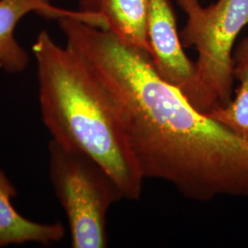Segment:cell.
<instances>
[{"instance_id":"1","label":"cell","mask_w":248,"mask_h":248,"mask_svg":"<svg viewBox=\"0 0 248 248\" xmlns=\"http://www.w3.org/2000/svg\"><path fill=\"white\" fill-rule=\"evenodd\" d=\"M58 25L113 102L145 178L186 199L248 198V139L196 109L156 73L150 54L70 18Z\"/></svg>"},{"instance_id":"2","label":"cell","mask_w":248,"mask_h":248,"mask_svg":"<svg viewBox=\"0 0 248 248\" xmlns=\"http://www.w3.org/2000/svg\"><path fill=\"white\" fill-rule=\"evenodd\" d=\"M43 123L52 140L95 160L124 199L138 201L142 172L115 106L88 63L42 31L31 47Z\"/></svg>"},{"instance_id":"3","label":"cell","mask_w":248,"mask_h":248,"mask_svg":"<svg viewBox=\"0 0 248 248\" xmlns=\"http://www.w3.org/2000/svg\"><path fill=\"white\" fill-rule=\"evenodd\" d=\"M186 15L179 32L184 48H194L193 89L188 101L202 113L227 105L233 92V45L248 24V0H217L204 7L200 0H177Z\"/></svg>"},{"instance_id":"4","label":"cell","mask_w":248,"mask_h":248,"mask_svg":"<svg viewBox=\"0 0 248 248\" xmlns=\"http://www.w3.org/2000/svg\"><path fill=\"white\" fill-rule=\"evenodd\" d=\"M48 173L67 218L72 248H106L108 212L124 199L112 177L89 155L52 139Z\"/></svg>"},{"instance_id":"5","label":"cell","mask_w":248,"mask_h":248,"mask_svg":"<svg viewBox=\"0 0 248 248\" xmlns=\"http://www.w3.org/2000/svg\"><path fill=\"white\" fill-rule=\"evenodd\" d=\"M147 37L155 71L188 99L193 89L195 62L184 52L177 32L176 15L169 0H151Z\"/></svg>"},{"instance_id":"6","label":"cell","mask_w":248,"mask_h":248,"mask_svg":"<svg viewBox=\"0 0 248 248\" xmlns=\"http://www.w3.org/2000/svg\"><path fill=\"white\" fill-rule=\"evenodd\" d=\"M30 13L56 20L75 18L106 30V21L100 13L58 8L50 0H0V69L10 75L22 73L30 62L29 53L15 36L19 21Z\"/></svg>"},{"instance_id":"7","label":"cell","mask_w":248,"mask_h":248,"mask_svg":"<svg viewBox=\"0 0 248 248\" xmlns=\"http://www.w3.org/2000/svg\"><path fill=\"white\" fill-rule=\"evenodd\" d=\"M18 191L7 173L0 169V248L36 243L51 246L63 238L61 222L42 223L27 219L13 205Z\"/></svg>"},{"instance_id":"8","label":"cell","mask_w":248,"mask_h":248,"mask_svg":"<svg viewBox=\"0 0 248 248\" xmlns=\"http://www.w3.org/2000/svg\"><path fill=\"white\" fill-rule=\"evenodd\" d=\"M151 0H102L99 13L106 30L125 44L151 55L147 20Z\"/></svg>"},{"instance_id":"9","label":"cell","mask_w":248,"mask_h":248,"mask_svg":"<svg viewBox=\"0 0 248 248\" xmlns=\"http://www.w3.org/2000/svg\"><path fill=\"white\" fill-rule=\"evenodd\" d=\"M232 58L234 79L239 82L235 97L206 114L248 139V37L240 42Z\"/></svg>"},{"instance_id":"10","label":"cell","mask_w":248,"mask_h":248,"mask_svg":"<svg viewBox=\"0 0 248 248\" xmlns=\"http://www.w3.org/2000/svg\"><path fill=\"white\" fill-rule=\"evenodd\" d=\"M80 10L91 12V13H99V8L102 0H78Z\"/></svg>"}]
</instances>
